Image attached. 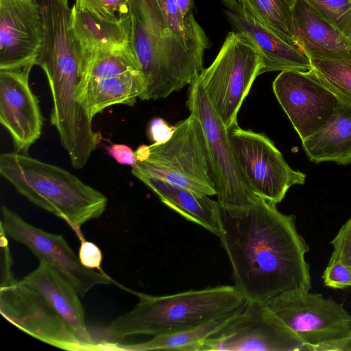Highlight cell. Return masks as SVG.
Wrapping results in <instances>:
<instances>
[{
  "label": "cell",
  "instance_id": "obj_1",
  "mask_svg": "<svg viewBox=\"0 0 351 351\" xmlns=\"http://www.w3.org/2000/svg\"><path fill=\"white\" fill-rule=\"evenodd\" d=\"M260 196L250 204H219L221 245L232 267L234 286L246 300L267 303L280 295L310 291L309 246L293 215Z\"/></svg>",
  "mask_w": 351,
  "mask_h": 351
},
{
  "label": "cell",
  "instance_id": "obj_2",
  "mask_svg": "<svg viewBox=\"0 0 351 351\" xmlns=\"http://www.w3.org/2000/svg\"><path fill=\"white\" fill-rule=\"evenodd\" d=\"M131 45L145 90L141 100L164 99L189 85L203 70L204 56L170 27L158 0H128Z\"/></svg>",
  "mask_w": 351,
  "mask_h": 351
},
{
  "label": "cell",
  "instance_id": "obj_3",
  "mask_svg": "<svg viewBox=\"0 0 351 351\" xmlns=\"http://www.w3.org/2000/svg\"><path fill=\"white\" fill-rule=\"evenodd\" d=\"M0 174L29 202L66 221L80 241L81 227L99 218L108 204L104 194L69 171L26 154L2 153Z\"/></svg>",
  "mask_w": 351,
  "mask_h": 351
},
{
  "label": "cell",
  "instance_id": "obj_4",
  "mask_svg": "<svg viewBox=\"0 0 351 351\" xmlns=\"http://www.w3.org/2000/svg\"><path fill=\"white\" fill-rule=\"evenodd\" d=\"M139 301L105 328L113 339L156 336L217 319L239 310L246 300L233 285L209 287L166 295L136 293Z\"/></svg>",
  "mask_w": 351,
  "mask_h": 351
},
{
  "label": "cell",
  "instance_id": "obj_5",
  "mask_svg": "<svg viewBox=\"0 0 351 351\" xmlns=\"http://www.w3.org/2000/svg\"><path fill=\"white\" fill-rule=\"evenodd\" d=\"M264 63L257 47L240 32L228 33L217 56L198 75L199 82L228 130Z\"/></svg>",
  "mask_w": 351,
  "mask_h": 351
},
{
  "label": "cell",
  "instance_id": "obj_6",
  "mask_svg": "<svg viewBox=\"0 0 351 351\" xmlns=\"http://www.w3.org/2000/svg\"><path fill=\"white\" fill-rule=\"evenodd\" d=\"M149 147V157L136 161L133 169L197 193L216 195L204 132L195 116L191 114L178 123L169 141Z\"/></svg>",
  "mask_w": 351,
  "mask_h": 351
},
{
  "label": "cell",
  "instance_id": "obj_7",
  "mask_svg": "<svg viewBox=\"0 0 351 351\" xmlns=\"http://www.w3.org/2000/svg\"><path fill=\"white\" fill-rule=\"evenodd\" d=\"M0 312L10 323L52 346L69 350H97L83 341L38 292L16 280L12 268L1 269Z\"/></svg>",
  "mask_w": 351,
  "mask_h": 351
},
{
  "label": "cell",
  "instance_id": "obj_8",
  "mask_svg": "<svg viewBox=\"0 0 351 351\" xmlns=\"http://www.w3.org/2000/svg\"><path fill=\"white\" fill-rule=\"evenodd\" d=\"M197 76L189 84L186 106L199 119L204 132L217 202L225 206L249 205L258 195L241 170L228 129L213 108Z\"/></svg>",
  "mask_w": 351,
  "mask_h": 351
},
{
  "label": "cell",
  "instance_id": "obj_9",
  "mask_svg": "<svg viewBox=\"0 0 351 351\" xmlns=\"http://www.w3.org/2000/svg\"><path fill=\"white\" fill-rule=\"evenodd\" d=\"M306 351V345L265 302L247 300L197 351Z\"/></svg>",
  "mask_w": 351,
  "mask_h": 351
},
{
  "label": "cell",
  "instance_id": "obj_10",
  "mask_svg": "<svg viewBox=\"0 0 351 351\" xmlns=\"http://www.w3.org/2000/svg\"><path fill=\"white\" fill-rule=\"evenodd\" d=\"M228 132L239 166L257 195L278 204L292 186L304 184L306 175L293 169L265 134L238 123Z\"/></svg>",
  "mask_w": 351,
  "mask_h": 351
},
{
  "label": "cell",
  "instance_id": "obj_11",
  "mask_svg": "<svg viewBox=\"0 0 351 351\" xmlns=\"http://www.w3.org/2000/svg\"><path fill=\"white\" fill-rule=\"evenodd\" d=\"M306 345V351L351 332V314L331 297L309 291L287 293L267 303Z\"/></svg>",
  "mask_w": 351,
  "mask_h": 351
},
{
  "label": "cell",
  "instance_id": "obj_12",
  "mask_svg": "<svg viewBox=\"0 0 351 351\" xmlns=\"http://www.w3.org/2000/svg\"><path fill=\"white\" fill-rule=\"evenodd\" d=\"M1 230L6 236L26 246L40 262L56 269L81 296L95 286L112 282L104 272L85 267L62 235L31 225L5 206L1 208Z\"/></svg>",
  "mask_w": 351,
  "mask_h": 351
},
{
  "label": "cell",
  "instance_id": "obj_13",
  "mask_svg": "<svg viewBox=\"0 0 351 351\" xmlns=\"http://www.w3.org/2000/svg\"><path fill=\"white\" fill-rule=\"evenodd\" d=\"M272 88L302 141L330 121L341 100L312 69L281 71L274 79Z\"/></svg>",
  "mask_w": 351,
  "mask_h": 351
},
{
  "label": "cell",
  "instance_id": "obj_14",
  "mask_svg": "<svg viewBox=\"0 0 351 351\" xmlns=\"http://www.w3.org/2000/svg\"><path fill=\"white\" fill-rule=\"evenodd\" d=\"M34 65L0 69V123L16 152H27L41 136L43 117L29 77Z\"/></svg>",
  "mask_w": 351,
  "mask_h": 351
},
{
  "label": "cell",
  "instance_id": "obj_15",
  "mask_svg": "<svg viewBox=\"0 0 351 351\" xmlns=\"http://www.w3.org/2000/svg\"><path fill=\"white\" fill-rule=\"evenodd\" d=\"M43 31L36 0H0V69L34 66Z\"/></svg>",
  "mask_w": 351,
  "mask_h": 351
},
{
  "label": "cell",
  "instance_id": "obj_16",
  "mask_svg": "<svg viewBox=\"0 0 351 351\" xmlns=\"http://www.w3.org/2000/svg\"><path fill=\"white\" fill-rule=\"evenodd\" d=\"M226 14L234 31L250 40L262 54L264 67L261 74L276 71H309L311 64L306 53L270 32L239 5L228 8Z\"/></svg>",
  "mask_w": 351,
  "mask_h": 351
},
{
  "label": "cell",
  "instance_id": "obj_17",
  "mask_svg": "<svg viewBox=\"0 0 351 351\" xmlns=\"http://www.w3.org/2000/svg\"><path fill=\"white\" fill-rule=\"evenodd\" d=\"M40 293L85 343L99 349L85 324V315L78 293L56 269L44 262L21 280Z\"/></svg>",
  "mask_w": 351,
  "mask_h": 351
},
{
  "label": "cell",
  "instance_id": "obj_18",
  "mask_svg": "<svg viewBox=\"0 0 351 351\" xmlns=\"http://www.w3.org/2000/svg\"><path fill=\"white\" fill-rule=\"evenodd\" d=\"M298 44L308 56L351 60V40L327 23L306 0L293 8Z\"/></svg>",
  "mask_w": 351,
  "mask_h": 351
},
{
  "label": "cell",
  "instance_id": "obj_19",
  "mask_svg": "<svg viewBox=\"0 0 351 351\" xmlns=\"http://www.w3.org/2000/svg\"><path fill=\"white\" fill-rule=\"evenodd\" d=\"M132 173L149 187L166 206L186 220L217 236L219 233V204L208 195L171 184L132 169Z\"/></svg>",
  "mask_w": 351,
  "mask_h": 351
},
{
  "label": "cell",
  "instance_id": "obj_20",
  "mask_svg": "<svg viewBox=\"0 0 351 351\" xmlns=\"http://www.w3.org/2000/svg\"><path fill=\"white\" fill-rule=\"evenodd\" d=\"M145 90L142 71L88 82L78 85L77 100L90 121L104 110L117 104L132 106Z\"/></svg>",
  "mask_w": 351,
  "mask_h": 351
},
{
  "label": "cell",
  "instance_id": "obj_21",
  "mask_svg": "<svg viewBox=\"0 0 351 351\" xmlns=\"http://www.w3.org/2000/svg\"><path fill=\"white\" fill-rule=\"evenodd\" d=\"M302 145L313 162L351 163V104L341 100L330 121Z\"/></svg>",
  "mask_w": 351,
  "mask_h": 351
},
{
  "label": "cell",
  "instance_id": "obj_22",
  "mask_svg": "<svg viewBox=\"0 0 351 351\" xmlns=\"http://www.w3.org/2000/svg\"><path fill=\"white\" fill-rule=\"evenodd\" d=\"M71 30L80 59L99 50L131 43V22H102L73 7Z\"/></svg>",
  "mask_w": 351,
  "mask_h": 351
},
{
  "label": "cell",
  "instance_id": "obj_23",
  "mask_svg": "<svg viewBox=\"0 0 351 351\" xmlns=\"http://www.w3.org/2000/svg\"><path fill=\"white\" fill-rule=\"evenodd\" d=\"M239 310L197 326L154 336L147 341L130 344L104 341L99 343V346L101 350H108L197 351L201 342L223 326Z\"/></svg>",
  "mask_w": 351,
  "mask_h": 351
},
{
  "label": "cell",
  "instance_id": "obj_24",
  "mask_svg": "<svg viewBox=\"0 0 351 351\" xmlns=\"http://www.w3.org/2000/svg\"><path fill=\"white\" fill-rule=\"evenodd\" d=\"M297 0H237L242 8L262 26L291 45L298 47L293 8Z\"/></svg>",
  "mask_w": 351,
  "mask_h": 351
},
{
  "label": "cell",
  "instance_id": "obj_25",
  "mask_svg": "<svg viewBox=\"0 0 351 351\" xmlns=\"http://www.w3.org/2000/svg\"><path fill=\"white\" fill-rule=\"evenodd\" d=\"M171 29L179 36L190 49L204 56L211 43L205 32L196 21L193 12L182 14L176 0H158Z\"/></svg>",
  "mask_w": 351,
  "mask_h": 351
},
{
  "label": "cell",
  "instance_id": "obj_26",
  "mask_svg": "<svg viewBox=\"0 0 351 351\" xmlns=\"http://www.w3.org/2000/svg\"><path fill=\"white\" fill-rule=\"evenodd\" d=\"M308 58L317 78L341 100L351 104V60Z\"/></svg>",
  "mask_w": 351,
  "mask_h": 351
},
{
  "label": "cell",
  "instance_id": "obj_27",
  "mask_svg": "<svg viewBox=\"0 0 351 351\" xmlns=\"http://www.w3.org/2000/svg\"><path fill=\"white\" fill-rule=\"evenodd\" d=\"M72 7L102 22H131L128 0H75Z\"/></svg>",
  "mask_w": 351,
  "mask_h": 351
},
{
  "label": "cell",
  "instance_id": "obj_28",
  "mask_svg": "<svg viewBox=\"0 0 351 351\" xmlns=\"http://www.w3.org/2000/svg\"><path fill=\"white\" fill-rule=\"evenodd\" d=\"M336 30L351 40V0H306Z\"/></svg>",
  "mask_w": 351,
  "mask_h": 351
},
{
  "label": "cell",
  "instance_id": "obj_29",
  "mask_svg": "<svg viewBox=\"0 0 351 351\" xmlns=\"http://www.w3.org/2000/svg\"><path fill=\"white\" fill-rule=\"evenodd\" d=\"M322 278L324 285L329 288L343 289L351 287V270L331 255Z\"/></svg>",
  "mask_w": 351,
  "mask_h": 351
},
{
  "label": "cell",
  "instance_id": "obj_30",
  "mask_svg": "<svg viewBox=\"0 0 351 351\" xmlns=\"http://www.w3.org/2000/svg\"><path fill=\"white\" fill-rule=\"evenodd\" d=\"M330 244L333 247L331 256L351 270V217L341 227Z\"/></svg>",
  "mask_w": 351,
  "mask_h": 351
},
{
  "label": "cell",
  "instance_id": "obj_31",
  "mask_svg": "<svg viewBox=\"0 0 351 351\" xmlns=\"http://www.w3.org/2000/svg\"><path fill=\"white\" fill-rule=\"evenodd\" d=\"M77 256L80 263L85 267L101 271L103 255L100 248L95 243L86 241L84 239L80 241Z\"/></svg>",
  "mask_w": 351,
  "mask_h": 351
},
{
  "label": "cell",
  "instance_id": "obj_32",
  "mask_svg": "<svg viewBox=\"0 0 351 351\" xmlns=\"http://www.w3.org/2000/svg\"><path fill=\"white\" fill-rule=\"evenodd\" d=\"M174 126H170L163 119L156 117L151 120L148 126V136L154 144L167 142L171 137Z\"/></svg>",
  "mask_w": 351,
  "mask_h": 351
},
{
  "label": "cell",
  "instance_id": "obj_33",
  "mask_svg": "<svg viewBox=\"0 0 351 351\" xmlns=\"http://www.w3.org/2000/svg\"><path fill=\"white\" fill-rule=\"evenodd\" d=\"M107 152L119 164L133 167L136 163L134 152L125 144H112L107 147Z\"/></svg>",
  "mask_w": 351,
  "mask_h": 351
},
{
  "label": "cell",
  "instance_id": "obj_34",
  "mask_svg": "<svg viewBox=\"0 0 351 351\" xmlns=\"http://www.w3.org/2000/svg\"><path fill=\"white\" fill-rule=\"evenodd\" d=\"M311 351H351V332L341 339L315 346Z\"/></svg>",
  "mask_w": 351,
  "mask_h": 351
},
{
  "label": "cell",
  "instance_id": "obj_35",
  "mask_svg": "<svg viewBox=\"0 0 351 351\" xmlns=\"http://www.w3.org/2000/svg\"><path fill=\"white\" fill-rule=\"evenodd\" d=\"M134 154L136 161L143 162L146 160L149 157L150 154L149 145L145 144L141 145L134 152Z\"/></svg>",
  "mask_w": 351,
  "mask_h": 351
},
{
  "label": "cell",
  "instance_id": "obj_36",
  "mask_svg": "<svg viewBox=\"0 0 351 351\" xmlns=\"http://www.w3.org/2000/svg\"><path fill=\"white\" fill-rule=\"evenodd\" d=\"M176 2L184 16L193 12L194 0H176Z\"/></svg>",
  "mask_w": 351,
  "mask_h": 351
},
{
  "label": "cell",
  "instance_id": "obj_37",
  "mask_svg": "<svg viewBox=\"0 0 351 351\" xmlns=\"http://www.w3.org/2000/svg\"><path fill=\"white\" fill-rule=\"evenodd\" d=\"M228 8H233L239 5L237 0H221Z\"/></svg>",
  "mask_w": 351,
  "mask_h": 351
}]
</instances>
